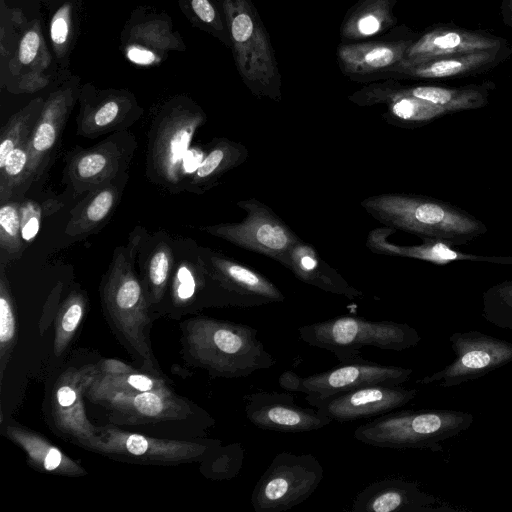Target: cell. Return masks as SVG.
I'll return each instance as SVG.
<instances>
[{
  "label": "cell",
  "mask_w": 512,
  "mask_h": 512,
  "mask_svg": "<svg viewBox=\"0 0 512 512\" xmlns=\"http://www.w3.org/2000/svg\"><path fill=\"white\" fill-rule=\"evenodd\" d=\"M144 231L143 227H135L127 244L114 249L99 293L107 322L122 345L140 364L141 370L163 376L149 337L153 314L136 267L137 250Z\"/></svg>",
  "instance_id": "cell-1"
},
{
  "label": "cell",
  "mask_w": 512,
  "mask_h": 512,
  "mask_svg": "<svg viewBox=\"0 0 512 512\" xmlns=\"http://www.w3.org/2000/svg\"><path fill=\"white\" fill-rule=\"evenodd\" d=\"M181 331L186 360L212 377H247L276 364L249 325L195 316L181 322Z\"/></svg>",
  "instance_id": "cell-2"
},
{
  "label": "cell",
  "mask_w": 512,
  "mask_h": 512,
  "mask_svg": "<svg viewBox=\"0 0 512 512\" xmlns=\"http://www.w3.org/2000/svg\"><path fill=\"white\" fill-rule=\"evenodd\" d=\"M360 205L387 227L421 239L441 240L455 247L488 231L481 220L466 210L426 195L383 193L365 198Z\"/></svg>",
  "instance_id": "cell-3"
},
{
  "label": "cell",
  "mask_w": 512,
  "mask_h": 512,
  "mask_svg": "<svg viewBox=\"0 0 512 512\" xmlns=\"http://www.w3.org/2000/svg\"><path fill=\"white\" fill-rule=\"evenodd\" d=\"M206 120L202 107L187 95L158 106L147 133L145 174L151 183L173 194L184 191L183 159Z\"/></svg>",
  "instance_id": "cell-4"
},
{
  "label": "cell",
  "mask_w": 512,
  "mask_h": 512,
  "mask_svg": "<svg viewBox=\"0 0 512 512\" xmlns=\"http://www.w3.org/2000/svg\"><path fill=\"white\" fill-rule=\"evenodd\" d=\"M227 22L237 72L258 99H282V77L275 51L252 0H218Z\"/></svg>",
  "instance_id": "cell-5"
},
{
  "label": "cell",
  "mask_w": 512,
  "mask_h": 512,
  "mask_svg": "<svg viewBox=\"0 0 512 512\" xmlns=\"http://www.w3.org/2000/svg\"><path fill=\"white\" fill-rule=\"evenodd\" d=\"M474 415L451 409L388 412L360 425L354 437L361 443L390 449L441 451L442 443L466 431Z\"/></svg>",
  "instance_id": "cell-6"
},
{
  "label": "cell",
  "mask_w": 512,
  "mask_h": 512,
  "mask_svg": "<svg viewBox=\"0 0 512 512\" xmlns=\"http://www.w3.org/2000/svg\"><path fill=\"white\" fill-rule=\"evenodd\" d=\"M298 333L302 341L332 352L340 362L359 357L364 346L399 352L421 340L417 330L406 323L351 315L301 326Z\"/></svg>",
  "instance_id": "cell-7"
},
{
  "label": "cell",
  "mask_w": 512,
  "mask_h": 512,
  "mask_svg": "<svg viewBox=\"0 0 512 512\" xmlns=\"http://www.w3.org/2000/svg\"><path fill=\"white\" fill-rule=\"evenodd\" d=\"M175 259L164 301L157 315L178 318L207 307L234 306L231 294L211 275L193 239L174 240Z\"/></svg>",
  "instance_id": "cell-8"
},
{
  "label": "cell",
  "mask_w": 512,
  "mask_h": 512,
  "mask_svg": "<svg viewBox=\"0 0 512 512\" xmlns=\"http://www.w3.org/2000/svg\"><path fill=\"white\" fill-rule=\"evenodd\" d=\"M99 437L89 451L108 457L149 465H179L210 458L221 441L172 440L124 431L113 426L98 427Z\"/></svg>",
  "instance_id": "cell-9"
},
{
  "label": "cell",
  "mask_w": 512,
  "mask_h": 512,
  "mask_svg": "<svg viewBox=\"0 0 512 512\" xmlns=\"http://www.w3.org/2000/svg\"><path fill=\"white\" fill-rule=\"evenodd\" d=\"M324 478V469L312 454L281 452L259 478L251 494L256 512H283L307 500Z\"/></svg>",
  "instance_id": "cell-10"
},
{
  "label": "cell",
  "mask_w": 512,
  "mask_h": 512,
  "mask_svg": "<svg viewBox=\"0 0 512 512\" xmlns=\"http://www.w3.org/2000/svg\"><path fill=\"white\" fill-rule=\"evenodd\" d=\"M138 149L132 131L109 134L91 147H74L64 157L63 183L79 196L129 172Z\"/></svg>",
  "instance_id": "cell-11"
},
{
  "label": "cell",
  "mask_w": 512,
  "mask_h": 512,
  "mask_svg": "<svg viewBox=\"0 0 512 512\" xmlns=\"http://www.w3.org/2000/svg\"><path fill=\"white\" fill-rule=\"evenodd\" d=\"M412 373L411 368L381 365L359 356L309 376L288 370L279 376L278 383L286 391L304 393L309 398H325L369 385H401Z\"/></svg>",
  "instance_id": "cell-12"
},
{
  "label": "cell",
  "mask_w": 512,
  "mask_h": 512,
  "mask_svg": "<svg viewBox=\"0 0 512 512\" xmlns=\"http://www.w3.org/2000/svg\"><path fill=\"white\" fill-rule=\"evenodd\" d=\"M236 205L246 212L240 222L204 226L201 230L282 263L300 238L269 206L257 199L241 200Z\"/></svg>",
  "instance_id": "cell-13"
},
{
  "label": "cell",
  "mask_w": 512,
  "mask_h": 512,
  "mask_svg": "<svg viewBox=\"0 0 512 512\" xmlns=\"http://www.w3.org/2000/svg\"><path fill=\"white\" fill-rule=\"evenodd\" d=\"M99 372L97 363L69 366L51 388L48 414L55 433L88 450L98 439L99 429L88 419L84 398Z\"/></svg>",
  "instance_id": "cell-14"
},
{
  "label": "cell",
  "mask_w": 512,
  "mask_h": 512,
  "mask_svg": "<svg viewBox=\"0 0 512 512\" xmlns=\"http://www.w3.org/2000/svg\"><path fill=\"white\" fill-rule=\"evenodd\" d=\"M449 342L455 354L443 369L416 381L443 388L458 386L512 362V343L479 331L456 332Z\"/></svg>",
  "instance_id": "cell-15"
},
{
  "label": "cell",
  "mask_w": 512,
  "mask_h": 512,
  "mask_svg": "<svg viewBox=\"0 0 512 512\" xmlns=\"http://www.w3.org/2000/svg\"><path fill=\"white\" fill-rule=\"evenodd\" d=\"M81 79L70 72L62 74L47 98L28 140V164L25 189L48 169L58 149L62 133L81 89Z\"/></svg>",
  "instance_id": "cell-16"
},
{
  "label": "cell",
  "mask_w": 512,
  "mask_h": 512,
  "mask_svg": "<svg viewBox=\"0 0 512 512\" xmlns=\"http://www.w3.org/2000/svg\"><path fill=\"white\" fill-rule=\"evenodd\" d=\"M120 42V50L127 61L141 67L159 66L170 53L186 49L170 16L147 6L132 11L121 32Z\"/></svg>",
  "instance_id": "cell-17"
},
{
  "label": "cell",
  "mask_w": 512,
  "mask_h": 512,
  "mask_svg": "<svg viewBox=\"0 0 512 512\" xmlns=\"http://www.w3.org/2000/svg\"><path fill=\"white\" fill-rule=\"evenodd\" d=\"M76 134L96 139L128 130L144 114L136 96L124 88H99L92 83L81 85L78 97Z\"/></svg>",
  "instance_id": "cell-18"
},
{
  "label": "cell",
  "mask_w": 512,
  "mask_h": 512,
  "mask_svg": "<svg viewBox=\"0 0 512 512\" xmlns=\"http://www.w3.org/2000/svg\"><path fill=\"white\" fill-rule=\"evenodd\" d=\"M42 20L30 19L7 67L0 72V85L13 94L40 91L61 76Z\"/></svg>",
  "instance_id": "cell-19"
},
{
  "label": "cell",
  "mask_w": 512,
  "mask_h": 512,
  "mask_svg": "<svg viewBox=\"0 0 512 512\" xmlns=\"http://www.w3.org/2000/svg\"><path fill=\"white\" fill-rule=\"evenodd\" d=\"M419 34L401 25L384 39L340 43L336 49L338 67L353 81L385 80L388 72L402 62Z\"/></svg>",
  "instance_id": "cell-20"
},
{
  "label": "cell",
  "mask_w": 512,
  "mask_h": 512,
  "mask_svg": "<svg viewBox=\"0 0 512 512\" xmlns=\"http://www.w3.org/2000/svg\"><path fill=\"white\" fill-rule=\"evenodd\" d=\"M417 389L401 385H369L325 398L305 400L332 421H354L391 412L417 396Z\"/></svg>",
  "instance_id": "cell-21"
},
{
  "label": "cell",
  "mask_w": 512,
  "mask_h": 512,
  "mask_svg": "<svg viewBox=\"0 0 512 512\" xmlns=\"http://www.w3.org/2000/svg\"><path fill=\"white\" fill-rule=\"evenodd\" d=\"M247 419L257 428L282 433H301L321 429L332 420L317 409L295 403L290 391H257L245 397Z\"/></svg>",
  "instance_id": "cell-22"
},
{
  "label": "cell",
  "mask_w": 512,
  "mask_h": 512,
  "mask_svg": "<svg viewBox=\"0 0 512 512\" xmlns=\"http://www.w3.org/2000/svg\"><path fill=\"white\" fill-rule=\"evenodd\" d=\"M99 405L110 411L114 424H149L183 420L194 414L192 404L168 387L134 393H119Z\"/></svg>",
  "instance_id": "cell-23"
},
{
  "label": "cell",
  "mask_w": 512,
  "mask_h": 512,
  "mask_svg": "<svg viewBox=\"0 0 512 512\" xmlns=\"http://www.w3.org/2000/svg\"><path fill=\"white\" fill-rule=\"evenodd\" d=\"M200 255L211 275L231 294L235 307H256L285 300L279 288L256 270L207 247L200 246Z\"/></svg>",
  "instance_id": "cell-24"
},
{
  "label": "cell",
  "mask_w": 512,
  "mask_h": 512,
  "mask_svg": "<svg viewBox=\"0 0 512 512\" xmlns=\"http://www.w3.org/2000/svg\"><path fill=\"white\" fill-rule=\"evenodd\" d=\"M352 512H463L423 491L417 482L386 478L363 488L355 497Z\"/></svg>",
  "instance_id": "cell-25"
},
{
  "label": "cell",
  "mask_w": 512,
  "mask_h": 512,
  "mask_svg": "<svg viewBox=\"0 0 512 512\" xmlns=\"http://www.w3.org/2000/svg\"><path fill=\"white\" fill-rule=\"evenodd\" d=\"M508 44L507 39L485 30L468 29L453 23H436L420 32L398 65H409L442 56L501 48Z\"/></svg>",
  "instance_id": "cell-26"
},
{
  "label": "cell",
  "mask_w": 512,
  "mask_h": 512,
  "mask_svg": "<svg viewBox=\"0 0 512 512\" xmlns=\"http://www.w3.org/2000/svg\"><path fill=\"white\" fill-rule=\"evenodd\" d=\"M348 99L362 107L384 104L387 111L383 117L387 122L402 128L425 126L452 114L444 107L401 92L397 79L392 78L371 82L352 93Z\"/></svg>",
  "instance_id": "cell-27"
},
{
  "label": "cell",
  "mask_w": 512,
  "mask_h": 512,
  "mask_svg": "<svg viewBox=\"0 0 512 512\" xmlns=\"http://www.w3.org/2000/svg\"><path fill=\"white\" fill-rule=\"evenodd\" d=\"M512 55L510 44L501 48L455 54L433 58L427 61L397 65L387 74L386 79L445 80L488 73Z\"/></svg>",
  "instance_id": "cell-28"
},
{
  "label": "cell",
  "mask_w": 512,
  "mask_h": 512,
  "mask_svg": "<svg viewBox=\"0 0 512 512\" xmlns=\"http://www.w3.org/2000/svg\"><path fill=\"white\" fill-rule=\"evenodd\" d=\"M174 240L165 230L150 234L145 229L138 246L136 267L153 315H157L169 285L175 259Z\"/></svg>",
  "instance_id": "cell-29"
},
{
  "label": "cell",
  "mask_w": 512,
  "mask_h": 512,
  "mask_svg": "<svg viewBox=\"0 0 512 512\" xmlns=\"http://www.w3.org/2000/svg\"><path fill=\"white\" fill-rule=\"evenodd\" d=\"M395 231L391 227L371 231L367 238V247L374 253L412 258L441 266L458 261L512 265V256H485L462 252L441 240L422 239L421 244L410 246L387 242V237Z\"/></svg>",
  "instance_id": "cell-30"
},
{
  "label": "cell",
  "mask_w": 512,
  "mask_h": 512,
  "mask_svg": "<svg viewBox=\"0 0 512 512\" xmlns=\"http://www.w3.org/2000/svg\"><path fill=\"white\" fill-rule=\"evenodd\" d=\"M128 180L129 172L86 193L71 210L65 235L84 238L99 232L113 216Z\"/></svg>",
  "instance_id": "cell-31"
},
{
  "label": "cell",
  "mask_w": 512,
  "mask_h": 512,
  "mask_svg": "<svg viewBox=\"0 0 512 512\" xmlns=\"http://www.w3.org/2000/svg\"><path fill=\"white\" fill-rule=\"evenodd\" d=\"M300 281L325 292L348 299L363 297V293L350 285L341 274L318 254L317 250L301 238L288 251L281 263Z\"/></svg>",
  "instance_id": "cell-32"
},
{
  "label": "cell",
  "mask_w": 512,
  "mask_h": 512,
  "mask_svg": "<svg viewBox=\"0 0 512 512\" xmlns=\"http://www.w3.org/2000/svg\"><path fill=\"white\" fill-rule=\"evenodd\" d=\"M3 434L25 452L29 465L39 472L69 477L87 474L81 464L31 429L8 423Z\"/></svg>",
  "instance_id": "cell-33"
},
{
  "label": "cell",
  "mask_w": 512,
  "mask_h": 512,
  "mask_svg": "<svg viewBox=\"0 0 512 512\" xmlns=\"http://www.w3.org/2000/svg\"><path fill=\"white\" fill-rule=\"evenodd\" d=\"M47 10L48 43L60 74L70 72V59L81 32L82 0H41Z\"/></svg>",
  "instance_id": "cell-34"
},
{
  "label": "cell",
  "mask_w": 512,
  "mask_h": 512,
  "mask_svg": "<svg viewBox=\"0 0 512 512\" xmlns=\"http://www.w3.org/2000/svg\"><path fill=\"white\" fill-rule=\"evenodd\" d=\"M398 0H358L346 12L339 30L341 43L370 40L397 25Z\"/></svg>",
  "instance_id": "cell-35"
},
{
  "label": "cell",
  "mask_w": 512,
  "mask_h": 512,
  "mask_svg": "<svg viewBox=\"0 0 512 512\" xmlns=\"http://www.w3.org/2000/svg\"><path fill=\"white\" fill-rule=\"evenodd\" d=\"M247 148L228 138L213 139L196 171L188 177L184 191L201 195L212 189L220 178L246 161Z\"/></svg>",
  "instance_id": "cell-36"
},
{
  "label": "cell",
  "mask_w": 512,
  "mask_h": 512,
  "mask_svg": "<svg viewBox=\"0 0 512 512\" xmlns=\"http://www.w3.org/2000/svg\"><path fill=\"white\" fill-rule=\"evenodd\" d=\"M399 90L407 95L444 107L453 113L481 109L489 104L495 83L483 81L459 87L406 85L397 80Z\"/></svg>",
  "instance_id": "cell-37"
},
{
  "label": "cell",
  "mask_w": 512,
  "mask_h": 512,
  "mask_svg": "<svg viewBox=\"0 0 512 512\" xmlns=\"http://www.w3.org/2000/svg\"><path fill=\"white\" fill-rule=\"evenodd\" d=\"M165 387L168 385L163 376L150 374L134 367L113 373L99 371L85 397L99 404L102 400L119 393H134Z\"/></svg>",
  "instance_id": "cell-38"
},
{
  "label": "cell",
  "mask_w": 512,
  "mask_h": 512,
  "mask_svg": "<svg viewBox=\"0 0 512 512\" xmlns=\"http://www.w3.org/2000/svg\"><path fill=\"white\" fill-rule=\"evenodd\" d=\"M87 293L77 284L60 303L55 318L53 351L61 356L73 341L88 310Z\"/></svg>",
  "instance_id": "cell-39"
},
{
  "label": "cell",
  "mask_w": 512,
  "mask_h": 512,
  "mask_svg": "<svg viewBox=\"0 0 512 512\" xmlns=\"http://www.w3.org/2000/svg\"><path fill=\"white\" fill-rule=\"evenodd\" d=\"M45 99L36 97L19 111L15 112L0 130V168L5 164L9 153L27 142L40 117Z\"/></svg>",
  "instance_id": "cell-40"
},
{
  "label": "cell",
  "mask_w": 512,
  "mask_h": 512,
  "mask_svg": "<svg viewBox=\"0 0 512 512\" xmlns=\"http://www.w3.org/2000/svg\"><path fill=\"white\" fill-rule=\"evenodd\" d=\"M189 23L230 48L226 18L218 0H177Z\"/></svg>",
  "instance_id": "cell-41"
},
{
  "label": "cell",
  "mask_w": 512,
  "mask_h": 512,
  "mask_svg": "<svg viewBox=\"0 0 512 512\" xmlns=\"http://www.w3.org/2000/svg\"><path fill=\"white\" fill-rule=\"evenodd\" d=\"M7 265L0 263V382L4 378L5 369L17 342L18 320L14 298L12 295Z\"/></svg>",
  "instance_id": "cell-42"
},
{
  "label": "cell",
  "mask_w": 512,
  "mask_h": 512,
  "mask_svg": "<svg viewBox=\"0 0 512 512\" xmlns=\"http://www.w3.org/2000/svg\"><path fill=\"white\" fill-rule=\"evenodd\" d=\"M20 204L10 200L0 206V263L6 265L21 259L26 248L21 232Z\"/></svg>",
  "instance_id": "cell-43"
},
{
  "label": "cell",
  "mask_w": 512,
  "mask_h": 512,
  "mask_svg": "<svg viewBox=\"0 0 512 512\" xmlns=\"http://www.w3.org/2000/svg\"><path fill=\"white\" fill-rule=\"evenodd\" d=\"M27 149L28 141L13 149L0 168V204L14 200L17 194L26 191Z\"/></svg>",
  "instance_id": "cell-44"
},
{
  "label": "cell",
  "mask_w": 512,
  "mask_h": 512,
  "mask_svg": "<svg viewBox=\"0 0 512 512\" xmlns=\"http://www.w3.org/2000/svg\"><path fill=\"white\" fill-rule=\"evenodd\" d=\"M28 21L23 10L0 0V72L12 59Z\"/></svg>",
  "instance_id": "cell-45"
},
{
  "label": "cell",
  "mask_w": 512,
  "mask_h": 512,
  "mask_svg": "<svg viewBox=\"0 0 512 512\" xmlns=\"http://www.w3.org/2000/svg\"><path fill=\"white\" fill-rule=\"evenodd\" d=\"M482 300L484 319L499 328L512 330V279L485 290Z\"/></svg>",
  "instance_id": "cell-46"
},
{
  "label": "cell",
  "mask_w": 512,
  "mask_h": 512,
  "mask_svg": "<svg viewBox=\"0 0 512 512\" xmlns=\"http://www.w3.org/2000/svg\"><path fill=\"white\" fill-rule=\"evenodd\" d=\"M41 208L34 201L27 200L20 204L21 232L26 245L37 236L41 224Z\"/></svg>",
  "instance_id": "cell-47"
},
{
  "label": "cell",
  "mask_w": 512,
  "mask_h": 512,
  "mask_svg": "<svg viewBox=\"0 0 512 512\" xmlns=\"http://www.w3.org/2000/svg\"><path fill=\"white\" fill-rule=\"evenodd\" d=\"M500 13L503 23L512 28V0H502Z\"/></svg>",
  "instance_id": "cell-48"
},
{
  "label": "cell",
  "mask_w": 512,
  "mask_h": 512,
  "mask_svg": "<svg viewBox=\"0 0 512 512\" xmlns=\"http://www.w3.org/2000/svg\"><path fill=\"white\" fill-rule=\"evenodd\" d=\"M416 1H420V0H416Z\"/></svg>",
  "instance_id": "cell-49"
}]
</instances>
